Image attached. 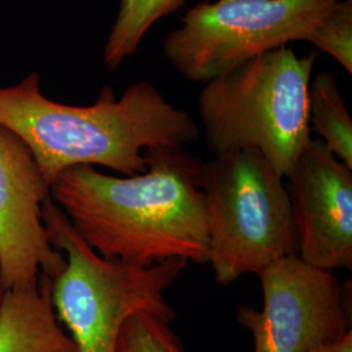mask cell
<instances>
[{
	"mask_svg": "<svg viewBox=\"0 0 352 352\" xmlns=\"http://www.w3.org/2000/svg\"><path fill=\"white\" fill-rule=\"evenodd\" d=\"M144 158L146 171L126 177L93 166L68 168L51 183L50 199L104 258L139 266L174 258L208 264L202 161L171 146L146 149Z\"/></svg>",
	"mask_w": 352,
	"mask_h": 352,
	"instance_id": "cell-1",
	"label": "cell"
},
{
	"mask_svg": "<svg viewBox=\"0 0 352 352\" xmlns=\"http://www.w3.org/2000/svg\"><path fill=\"white\" fill-rule=\"evenodd\" d=\"M0 126L25 144L49 187L76 166L142 174L146 149L184 148L201 135L196 120L149 81L133 82L119 100L104 87L93 104L71 106L45 97L37 74L0 88Z\"/></svg>",
	"mask_w": 352,
	"mask_h": 352,
	"instance_id": "cell-2",
	"label": "cell"
},
{
	"mask_svg": "<svg viewBox=\"0 0 352 352\" xmlns=\"http://www.w3.org/2000/svg\"><path fill=\"white\" fill-rule=\"evenodd\" d=\"M317 52L279 47L204 84L199 116L215 155L258 151L278 174H291L311 141L308 90Z\"/></svg>",
	"mask_w": 352,
	"mask_h": 352,
	"instance_id": "cell-3",
	"label": "cell"
},
{
	"mask_svg": "<svg viewBox=\"0 0 352 352\" xmlns=\"http://www.w3.org/2000/svg\"><path fill=\"white\" fill-rule=\"evenodd\" d=\"M42 223L65 266L50 287L55 315L69 331L77 352H113L120 329L140 312L171 324L175 311L164 292L188 261L174 258L151 266L110 260L81 239L50 196L42 205Z\"/></svg>",
	"mask_w": 352,
	"mask_h": 352,
	"instance_id": "cell-4",
	"label": "cell"
},
{
	"mask_svg": "<svg viewBox=\"0 0 352 352\" xmlns=\"http://www.w3.org/2000/svg\"><path fill=\"white\" fill-rule=\"evenodd\" d=\"M200 187L208 222V264L218 285L228 286L298 254L285 177L260 151H234L202 162Z\"/></svg>",
	"mask_w": 352,
	"mask_h": 352,
	"instance_id": "cell-5",
	"label": "cell"
},
{
	"mask_svg": "<svg viewBox=\"0 0 352 352\" xmlns=\"http://www.w3.org/2000/svg\"><path fill=\"white\" fill-rule=\"evenodd\" d=\"M337 0H215L193 6L164 43L177 74L208 82L265 52L308 42Z\"/></svg>",
	"mask_w": 352,
	"mask_h": 352,
	"instance_id": "cell-6",
	"label": "cell"
},
{
	"mask_svg": "<svg viewBox=\"0 0 352 352\" xmlns=\"http://www.w3.org/2000/svg\"><path fill=\"white\" fill-rule=\"evenodd\" d=\"M257 276L263 309L241 305L236 316L253 337V352H315L351 333L347 295L334 272L294 254Z\"/></svg>",
	"mask_w": 352,
	"mask_h": 352,
	"instance_id": "cell-7",
	"label": "cell"
},
{
	"mask_svg": "<svg viewBox=\"0 0 352 352\" xmlns=\"http://www.w3.org/2000/svg\"><path fill=\"white\" fill-rule=\"evenodd\" d=\"M33 154L10 129L0 126V289L51 283L65 266L42 223L50 196Z\"/></svg>",
	"mask_w": 352,
	"mask_h": 352,
	"instance_id": "cell-8",
	"label": "cell"
},
{
	"mask_svg": "<svg viewBox=\"0 0 352 352\" xmlns=\"http://www.w3.org/2000/svg\"><path fill=\"white\" fill-rule=\"evenodd\" d=\"M298 256L334 272L352 266V168L311 139L287 177Z\"/></svg>",
	"mask_w": 352,
	"mask_h": 352,
	"instance_id": "cell-9",
	"label": "cell"
},
{
	"mask_svg": "<svg viewBox=\"0 0 352 352\" xmlns=\"http://www.w3.org/2000/svg\"><path fill=\"white\" fill-rule=\"evenodd\" d=\"M0 352H77L59 325L51 304L50 287L4 291L0 305Z\"/></svg>",
	"mask_w": 352,
	"mask_h": 352,
	"instance_id": "cell-10",
	"label": "cell"
},
{
	"mask_svg": "<svg viewBox=\"0 0 352 352\" xmlns=\"http://www.w3.org/2000/svg\"><path fill=\"white\" fill-rule=\"evenodd\" d=\"M308 120L329 151L352 168V119L334 75L322 71L311 78Z\"/></svg>",
	"mask_w": 352,
	"mask_h": 352,
	"instance_id": "cell-11",
	"label": "cell"
},
{
	"mask_svg": "<svg viewBox=\"0 0 352 352\" xmlns=\"http://www.w3.org/2000/svg\"><path fill=\"white\" fill-rule=\"evenodd\" d=\"M184 3L186 0H120L119 12L104 46V64L113 69L136 54L151 26L177 11Z\"/></svg>",
	"mask_w": 352,
	"mask_h": 352,
	"instance_id": "cell-12",
	"label": "cell"
},
{
	"mask_svg": "<svg viewBox=\"0 0 352 352\" xmlns=\"http://www.w3.org/2000/svg\"><path fill=\"white\" fill-rule=\"evenodd\" d=\"M113 352H186L168 322L140 312L120 329Z\"/></svg>",
	"mask_w": 352,
	"mask_h": 352,
	"instance_id": "cell-13",
	"label": "cell"
},
{
	"mask_svg": "<svg viewBox=\"0 0 352 352\" xmlns=\"http://www.w3.org/2000/svg\"><path fill=\"white\" fill-rule=\"evenodd\" d=\"M352 74V0H337L308 39Z\"/></svg>",
	"mask_w": 352,
	"mask_h": 352,
	"instance_id": "cell-14",
	"label": "cell"
},
{
	"mask_svg": "<svg viewBox=\"0 0 352 352\" xmlns=\"http://www.w3.org/2000/svg\"><path fill=\"white\" fill-rule=\"evenodd\" d=\"M315 352H352V333H349L342 340L324 346Z\"/></svg>",
	"mask_w": 352,
	"mask_h": 352,
	"instance_id": "cell-15",
	"label": "cell"
},
{
	"mask_svg": "<svg viewBox=\"0 0 352 352\" xmlns=\"http://www.w3.org/2000/svg\"><path fill=\"white\" fill-rule=\"evenodd\" d=\"M3 296H4V291L0 289V305H1V300H3Z\"/></svg>",
	"mask_w": 352,
	"mask_h": 352,
	"instance_id": "cell-16",
	"label": "cell"
}]
</instances>
